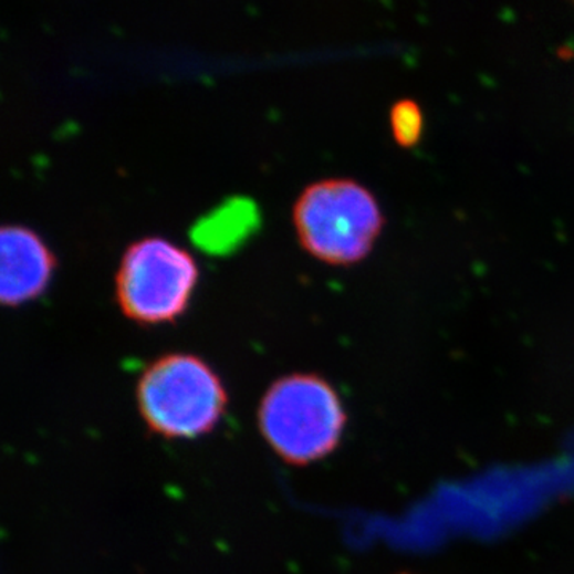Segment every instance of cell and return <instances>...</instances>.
Masks as SVG:
<instances>
[{"mask_svg": "<svg viewBox=\"0 0 574 574\" xmlns=\"http://www.w3.org/2000/svg\"><path fill=\"white\" fill-rule=\"evenodd\" d=\"M258 420L260 432L281 460L306 466L337 449L346 414L331 383L315 374H291L267 389Z\"/></svg>", "mask_w": 574, "mask_h": 574, "instance_id": "6da1fadb", "label": "cell"}, {"mask_svg": "<svg viewBox=\"0 0 574 574\" xmlns=\"http://www.w3.org/2000/svg\"><path fill=\"white\" fill-rule=\"evenodd\" d=\"M136 399L144 424L166 439L209 435L229 400L215 369L189 353H169L150 363L137 382Z\"/></svg>", "mask_w": 574, "mask_h": 574, "instance_id": "7a4b0ae2", "label": "cell"}, {"mask_svg": "<svg viewBox=\"0 0 574 574\" xmlns=\"http://www.w3.org/2000/svg\"><path fill=\"white\" fill-rule=\"evenodd\" d=\"M295 233L301 247L328 265H353L374 248L383 229L378 201L352 179L312 184L294 205Z\"/></svg>", "mask_w": 574, "mask_h": 574, "instance_id": "3957f363", "label": "cell"}, {"mask_svg": "<svg viewBox=\"0 0 574 574\" xmlns=\"http://www.w3.org/2000/svg\"><path fill=\"white\" fill-rule=\"evenodd\" d=\"M198 280L197 260L187 249L166 238H143L118 263L115 301L140 326L175 323L189 309Z\"/></svg>", "mask_w": 574, "mask_h": 574, "instance_id": "277c9868", "label": "cell"}, {"mask_svg": "<svg viewBox=\"0 0 574 574\" xmlns=\"http://www.w3.org/2000/svg\"><path fill=\"white\" fill-rule=\"evenodd\" d=\"M0 301L21 306L41 298L50 286L56 259L34 230L6 226L0 232Z\"/></svg>", "mask_w": 574, "mask_h": 574, "instance_id": "5b68a950", "label": "cell"}, {"mask_svg": "<svg viewBox=\"0 0 574 574\" xmlns=\"http://www.w3.org/2000/svg\"><path fill=\"white\" fill-rule=\"evenodd\" d=\"M389 124L396 143L403 147L415 146L424 133V115L414 101L396 103L389 115Z\"/></svg>", "mask_w": 574, "mask_h": 574, "instance_id": "8992f818", "label": "cell"}]
</instances>
